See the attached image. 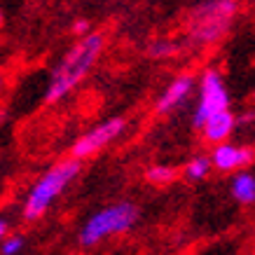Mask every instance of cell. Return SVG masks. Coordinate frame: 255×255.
<instances>
[{"label":"cell","instance_id":"cell-1","mask_svg":"<svg viewBox=\"0 0 255 255\" xmlns=\"http://www.w3.org/2000/svg\"><path fill=\"white\" fill-rule=\"evenodd\" d=\"M103 42L106 40L101 33H89L70 47L61 59V63L52 73V80H49V87L45 94L47 103L61 101L87 78V73L94 68V63L99 61L101 52H103Z\"/></svg>","mask_w":255,"mask_h":255},{"label":"cell","instance_id":"cell-2","mask_svg":"<svg viewBox=\"0 0 255 255\" xmlns=\"http://www.w3.org/2000/svg\"><path fill=\"white\" fill-rule=\"evenodd\" d=\"M78 173H80L78 159H66V162H59L52 169H47L35 180V185L31 187V192L26 197L23 218L26 220H38L40 216H45V211L54 204V199L70 185V180Z\"/></svg>","mask_w":255,"mask_h":255},{"label":"cell","instance_id":"cell-3","mask_svg":"<svg viewBox=\"0 0 255 255\" xmlns=\"http://www.w3.org/2000/svg\"><path fill=\"white\" fill-rule=\"evenodd\" d=\"M138 220V209L129 204V201H120L113 206L101 209L94 213L80 230V244L82 246H96L99 241L115 237V234L129 232Z\"/></svg>","mask_w":255,"mask_h":255},{"label":"cell","instance_id":"cell-4","mask_svg":"<svg viewBox=\"0 0 255 255\" xmlns=\"http://www.w3.org/2000/svg\"><path fill=\"white\" fill-rule=\"evenodd\" d=\"M237 14V0H211L206 5L194 9L190 19V38L197 45H209L223 38L232 16Z\"/></svg>","mask_w":255,"mask_h":255},{"label":"cell","instance_id":"cell-5","mask_svg":"<svg viewBox=\"0 0 255 255\" xmlns=\"http://www.w3.org/2000/svg\"><path fill=\"white\" fill-rule=\"evenodd\" d=\"M124 127H127V122H124L122 117H113L108 122L94 127L92 131H87L85 136H80V138L73 143V150H70V152H73V159L80 162V159H87V157L96 155L99 150H103L108 143H113V140L124 131Z\"/></svg>","mask_w":255,"mask_h":255},{"label":"cell","instance_id":"cell-6","mask_svg":"<svg viewBox=\"0 0 255 255\" xmlns=\"http://www.w3.org/2000/svg\"><path fill=\"white\" fill-rule=\"evenodd\" d=\"M227 106H230V96H227L223 80H220L216 70H209L201 80V99L197 110H194V127L201 129V124L211 115H216L220 110H227Z\"/></svg>","mask_w":255,"mask_h":255},{"label":"cell","instance_id":"cell-7","mask_svg":"<svg viewBox=\"0 0 255 255\" xmlns=\"http://www.w3.org/2000/svg\"><path fill=\"white\" fill-rule=\"evenodd\" d=\"M209 159L211 166H216L218 171H234L253 162V150L251 147H237L232 143H218Z\"/></svg>","mask_w":255,"mask_h":255},{"label":"cell","instance_id":"cell-8","mask_svg":"<svg viewBox=\"0 0 255 255\" xmlns=\"http://www.w3.org/2000/svg\"><path fill=\"white\" fill-rule=\"evenodd\" d=\"M234 115L230 110H220L216 115H211L206 122L201 124V129H204V138L209 140V143H225V140L230 138V133L234 131Z\"/></svg>","mask_w":255,"mask_h":255},{"label":"cell","instance_id":"cell-9","mask_svg":"<svg viewBox=\"0 0 255 255\" xmlns=\"http://www.w3.org/2000/svg\"><path fill=\"white\" fill-rule=\"evenodd\" d=\"M192 92V78L190 75H180L166 87V92L162 94V99L157 101V113L166 115L169 110H173L176 106H180L187 99V94Z\"/></svg>","mask_w":255,"mask_h":255},{"label":"cell","instance_id":"cell-10","mask_svg":"<svg viewBox=\"0 0 255 255\" xmlns=\"http://www.w3.org/2000/svg\"><path fill=\"white\" fill-rule=\"evenodd\" d=\"M232 194L239 204H253L255 201V176L253 173H237L232 180Z\"/></svg>","mask_w":255,"mask_h":255},{"label":"cell","instance_id":"cell-11","mask_svg":"<svg viewBox=\"0 0 255 255\" xmlns=\"http://www.w3.org/2000/svg\"><path fill=\"white\" fill-rule=\"evenodd\" d=\"M211 171V159L209 157H194L190 159L185 166V176L190 180H201V178H206V173Z\"/></svg>","mask_w":255,"mask_h":255},{"label":"cell","instance_id":"cell-12","mask_svg":"<svg viewBox=\"0 0 255 255\" xmlns=\"http://www.w3.org/2000/svg\"><path fill=\"white\" fill-rule=\"evenodd\" d=\"M145 178L150 183H155V185H169L171 180L176 178V169L173 166H150L145 173Z\"/></svg>","mask_w":255,"mask_h":255},{"label":"cell","instance_id":"cell-13","mask_svg":"<svg viewBox=\"0 0 255 255\" xmlns=\"http://www.w3.org/2000/svg\"><path fill=\"white\" fill-rule=\"evenodd\" d=\"M23 248V239L19 234H7L5 239L0 241V253L2 255H16Z\"/></svg>","mask_w":255,"mask_h":255},{"label":"cell","instance_id":"cell-14","mask_svg":"<svg viewBox=\"0 0 255 255\" xmlns=\"http://www.w3.org/2000/svg\"><path fill=\"white\" fill-rule=\"evenodd\" d=\"M178 47L173 42H166V40H157L155 45H150V56H155V59H162V56H169L173 54Z\"/></svg>","mask_w":255,"mask_h":255},{"label":"cell","instance_id":"cell-15","mask_svg":"<svg viewBox=\"0 0 255 255\" xmlns=\"http://www.w3.org/2000/svg\"><path fill=\"white\" fill-rule=\"evenodd\" d=\"M73 33H75V35H82V38L89 35V21H78L73 26Z\"/></svg>","mask_w":255,"mask_h":255},{"label":"cell","instance_id":"cell-16","mask_svg":"<svg viewBox=\"0 0 255 255\" xmlns=\"http://www.w3.org/2000/svg\"><path fill=\"white\" fill-rule=\"evenodd\" d=\"M7 230H9V225H7V220L5 218H0V241L7 237Z\"/></svg>","mask_w":255,"mask_h":255},{"label":"cell","instance_id":"cell-17","mask_svg":"<svg viewBox=\"0 0 255 255\" xmlns=\"http://www.w3.org/2000/svg\"><path fill=\"white\" fill-rule=\"evenodd\" d=\"M0 28H2V12H0Z\"/></svg>","mask_w":255,"mask_h":255},{"label":"cell","instance_id":"cell-18","mask_svg":"<svg viewBox=\"0 0 255 255\" xmlns=\"http://www.w3.org/2000/svg\"><path fill=\"white\" fill-rule=\"evenodd\" d=\"M253 255H255V253H253Z\"/></svg>","mask_w":255,"mask_h":255}]
</instances>
